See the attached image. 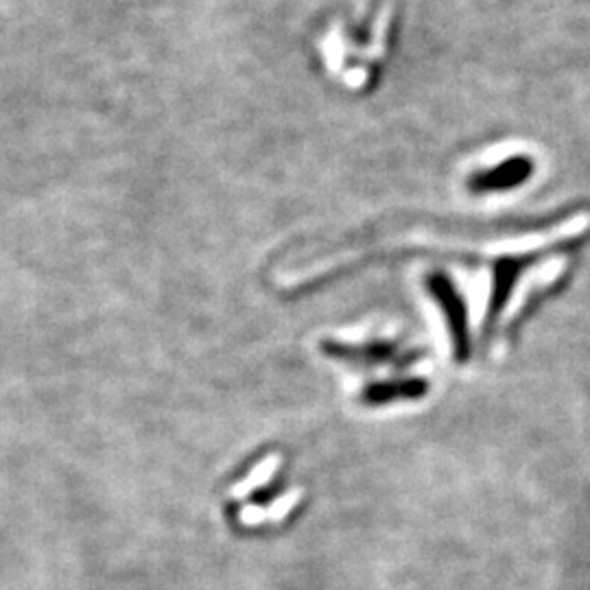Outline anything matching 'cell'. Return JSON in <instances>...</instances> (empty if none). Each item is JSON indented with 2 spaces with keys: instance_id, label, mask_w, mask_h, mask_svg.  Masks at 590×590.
Returning a JSON list of instances; mask_svg holds the SVG:
<instances>
[{
  "instance_id": "cell-1",
  "label": "cell",
  "mask_w": 590,
  "mask_h": 590,
  "mask_svg": "<svg viewBox=\"0 0 590 590\" xmlns=\"http://www.w3.org/2000/svg\"><path fill=\"white\" fill-rule=\"evenodd\" d=\"M427 289L435 298V302L440 304V309L444 311L446 324H448V330H451V339H453L455 361L466 363L472 354V344H470L468 311H466L464 298L455 289L453 280L446 274H442V271H433V274L427 276Z\"/></svg>"
},
{
  "instance_id": "cell-2",
  "label": "cell",
  "mask_w": 590,
  "mask_h": 590,
  "mask_svg": "<svg viewBox=\"0 0 590 590\" xmlns=\"http://www.w3.org/2000/svg\"><path fill=\"white\" fill-rule=\"evenodd\" d=\"M534 169L536 164L529 156H514L503 160L497 167L472 173L466 180V188L475 195L512 191V188L525 184L534 175Z\"/></svg>"
},
{
  "instance_id": "cell-3",
  "label": "cell",
  "mask_w": 590,
  "mask_h": 590,
  "mask_svg": "<svg viewBox=\"0 0 590 590\" xmlns=\"http://www.w3.org/2000/svg\"><path fill=\"white\" fill-rule=\"evenodd\" d=\"M549 252H536V254H527V256H518V258H501V261L494 265L492 274H494V287H492V298H490V306H488V315H486V328H483V333H490L494 322L499 320V315L503 311V306L510 298V293L516 285L518 276L523 274V271L534 265L540 258H545Z\"/></svg>"
},
{
  "instance_id": "cell-4",
  "label": "cell",
  "mask_w": 590,
  "mask_h": 590,
  "mask_svg": "<svg viewBox=\"0 0 590 590\" xmlns=\"http://www.w3.org/2000/svg\"><path fill=\"white\" fill-rule=\"evenodd\" d=\"M320 348L326 357L363 363V365H376V363L407 365L409 361L416 359V354L403 357V354L398 352V346L394 344V341H370V344L365 346H348V344H339V341H322Z\"/></svg>"
},
{
  "instance_id": "cell-5",
  "label": "cell",
  "mask_w": 590,
  "mask_h": 590,
  "mask_svg": "<svg viewBox=\"0 0 590 590\" xmlns=\"http://www.w3.org/2000/svg\"><path fill=\"white\" fill-rule=\"evenodd\" d=\"M429 392V383L424 379H403V381H387L374 383L363 389L361 403L368 407H381L394 400H418Z\"/></svg>"
},
{
  "instance_id": "cell-6",
  "label": "cell",
  "mask_w": 590,
  "mask_h": 590,
  "mask_svg": "<svg viewBox=\"0 0 590 590\" xmlns=\"http://www.w3.org/2000/svg\"><path fill=\"white\" fill-rule=\"evenodd\" d=\"M282 486H285V481H280V479H276L274 483H269L267 488H263V490H256L254 494H252V501L254 503H269L271 499H276L278 497V492L282 490Z\"/></svg>"
}]
</instances>
